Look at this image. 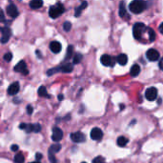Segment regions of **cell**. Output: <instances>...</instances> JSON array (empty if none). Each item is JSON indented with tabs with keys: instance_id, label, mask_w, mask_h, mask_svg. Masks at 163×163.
Segmentation results:
<instances>
[{
	"instance_id": "6da1fadb",
	"label": "cell",
	"mask_w": 163,
	"mask_h": 163,
	"mask_svg": "<svg viewBox=\"0 0 163 163\" xmlns=\"http://www.w3.org/2000/svg\"><path fill=\"white\" fill-rule=\"evenodd\" d=\"M146 9V2L144 0H133L129 5V10L133 13L139 15Z\"/></svg>"
},
{
	"instance_id": "7a4b0ae2",
	"label": "cell",
	"mask_w": 163,
	"mask_h": 163,
	"mask_svg": "<svg viewBox=\"0 0 163 163\" xmlns=\"http://www.w3.org/2000/svg\"><path fill=\"white\" fill-rule=\"evenodd\" d=\"M65 12L64 5L62 3H56L55 5L52 6L49 10V15L51 18H57L58 16H60L63 13Z\"/></svg>"
},
{
	"instance_id": "3957f363",
	"label": "cell",
	"mask_w": 163,
	"mask_h": 163,
	"mask_svg": "<svg viewBox=\"0 0 163 163\" xmlns=\"http://www.w3.org/2000/svg\"><path fill=\"white\" fill-rule=\"evenodd\" d=\"M147 29V27L145 26L143 23H136L134 25L133 27V34H134V37L136 38L137 40H140L141 37H142V34L143 31Z\"/></svg>"
},
{
	"instance_id": "277c9868",
	"label": "cell",
	"mask_w": 163,
	"mask_h": 163,
	"mask_svg": "<svg viewBox=\"0 0 163 163\" xmlns=\"http://www.w3.org/2000/svg\"><path fill=\"white\" fill-rule=\"evenodd\" d=\"M157 97V90L155 87L148 88L145 92V98L149 101H154Z\"/></svg>"
},
{
	"instance_id": "5b68a950",
	"label": "cell",
	"mask_w": 163,
	"mask_h": 163,
	"mask_svg": "<svg viewBox=\"0 0 163 163\" xmlns=\"http://www.w3.org/2000/svg\"><path fill=\"white\" fill-rule=\"evenodd\" d=\"M71 139L73 141L74 143H82L86 140V136L82 132H74L71 134Z\"/></svg>"
},
{
	"instance_id": "8992f818",
	"label": "cell",
	"mask_w": 163,
	"mask_h": 163,
	"mask_svg": "<svg viewBox=\"0 0 163 163\" xmlns=\"http://www.w3.org/2000/svg\"><path fill=\"white\" fill-rule=\"evenodd\" d=\"M63 139V131L58 128V127H54L52 128V140L55 142H58Z\"/></svg>"
},
{
	"instance_id": "52a82bcc",
	"label": "cell",
	"mask_w": 163,
	"mask_h": 163,
	"mask_svg": "<svg viewBox=\"0 0 163 163\" xmlns=\"http://www.w3.org/2000/svg\"><path fill=\"white\" fill-rule=\"evenodd\" d=\"M90 136L93 140L100 141L102 139H103V132H102V130L99 128H94L91 131Z\"/></svg>"
},
{
	"instance_id": "ba28073f",
	"label": "cell",
	"mask_w": 163,
	"mask_h": 163,
	"mask_svg": "<svg viewBox=\"0 0 163 163\" xmlns=\"http://www.w3.org/2000/svg\"><path fill=\"white\" fill-rule=\"evenodd\" d=\"M10 35H12V31L9 27H4L1 29V43L5 44L9 41Z\"/></svg>"
},
{
	"instance_id": "9c48e42d",
	"label": "cell",
	"mask_w": 163,
	"mask_h": 163,
	"mask_svg": "<svg viewBox=\"0 0 163 163\" xmlns=\"http://www.w3.org/2000/svg\"><path fill=\"white\" fill-rule=\"evenodd\" d=\"M15 71L17 73H21L23 74H28L29 73V71L27 69V64L24 60H21L15 66Z\"/></svg>"
},
{
	"instance_id": "30bf717a",
	"label": "cell",
	"mask_w": 163,
	"mask_h": 163,
	"mask_svg": "<svg viewBox=\"0 0 163 163\" xmlns=\"http://www.w3.org/2000/svg\"><path fill=\"white\" fill-rule=\"evenodd\" d=\"M146 56L150 61H157L159 59V52L155 49H150L147 51Z\"/></svg>"
},
{
	"instance_id": "8fae6325",
	"label": "cell",
	"mask_w": 163,
	"mask_h": 163,
	"mask_svg": "<svg viewBox=\"0 0 163 163\" xmlns=\"http://www.w3.org/2000/svg\"><path fill=\"white\" fill-rule=\"evenodd\" d=\"M7 13H8L10 17H13V18H15V17L18 16L19 12L15 4H10L7 7Z\"/></svg>"
},
{
	"instance_id": "7c38bea8",
	"label": "cell",
	"mask_w": 163,
	"mask_h": 163,
	"mask_svg": "<svg viewBox=\"0 0 163 163\" xmlns=\"http://www.w3.org/2000/svg\"><path fill=\"white\" fill-rule=\"evenodd\" d=\"M20 90V85L18 82H13V84L10 85V87L8 88V94L10 95H15L18 94V92Z\"/></svg>"
},
{
	"instance_id": "4fadbf2b",
	"label": "cell",
	"mask_w": 163,
	"mask_h": 163,
	"mask_svg": "<svg viewBox=\"0 0 163 163\" xmlns=\"http://www.w3.org/2000/svg\"><path fill=\"white\" fill-rule=\"evenodd\" d=\"M100 61H101V63L104 66L113 67L115 65V62H114V60H113L112 56H110L108 55H102L100 57Z\"/></svg>"
},
{
	"instance_id": "5bb4252c",
	"label": "cell",
	"mask_w": 163,
	"mask_h": 163,
	"mask_svg": "<svg viewBox=\"0 0 163 163\" xmlns=\"http://www.w3.org/2000/svg\"><path fill=\"white\" fill-rule=\"evenodd\" d=\"M62 46L59 43L58 41H52L50 44V50L54 52V54H58V52H61Z\"/></svg>"
},
{
	"instance_id": "9a60e30c",
	"label": "cell",
	"mask_w": 163,
	"mask_h": 163,
	"mask_svg": "<svg viewBox=\"0 0 163 163\" xmlns=\"http://www.w3.org/2000/svg\"><path fill=\"white\" fill-rule=\"evenodd\" d=\"M61 150V145H60L59 143H55L50 146L49 148V155H55L56 153H58V152Z\"/></svg>"
},
{
	"instance_id": "2e32d148",
	"label": "cell",
	"mask_w": 163,
	"mask_h": 163,
	"mask_svg": "<svg viewBox=\"0 0 163 163\" xmlns=\"http://www.w3.org/2000/svg\"><path fill=\"white\" fill-rule=\"evenodd\" d=\"M116 61L119 65H126L127 62H128V56H127L125 54H120L118 57H116Z\"/></svg>"
},
{
	"instance_id": "e0dca14e",
	"label": "cell",
	"mask_w": 163,
	"mask_h": 163,
	"mask_svg": "<svg viewBox=\"0 0 163 163\" xmlns=\"http://www.w3.org/2000/svg\"><path fill=\"white\" fill-rule=\"evenodd\" d=\"M42 6H43V1L42 0H31L30 2V7L34 10L39 9Z\"/></svg>"
},
{
	"instance_id": "ac0fdd59",
	"label": "cell",
	"mask_w": 163,
	"mask_h": 163,
	"mask_svg": "<svg viewBox=\"0 0 163 163\" xmlns=\"http://www.w3.org/2000/svg\"><path fill=\"white\" fill-rule=\"evenodd\" d=\"M73 70V65L71 63H66V64L60 66V72L62 73H71Z\"/></svg>"
},
{
	"instance_id": "d6986e66",
	"label": "cell",
	"mask_w": 163,
	"mask_h": 163,
	"mask_svg": "<svg viewBox=\"0 0 163 163\" xmlns=\"http://www.w3.org/2000/svg\"><path fill=\"white\" fill-rule=\"evenodd\" d=\"M139 73H140V67H139V65H137V64L133 65L132 68H131V70H130L131 76H132L133 77H136V76H139Z\"/></svg>"
},
{
	"instance_id": "ffe728a7",
	"label": "cell",
	"mask_w": 163,
	"mask_h": 163,
	"mask_svg": "<svg viewBox=\"0 0 163 163\" xmlns=\"http://www.w3.org/2000/svg\"><path fill=\"white\" fill-rule=\"evenodd\" d=\"M88 6V3L86 1H83L82 3H81V5L78 7V8L76 9V12H74V16L76 17H79L80 15H81V12L86 8V7Z\"/></svg>"
},
{
	"instance_id": "44dd1931",
	"label": "cell",
	"mask_w": 163,
	"mask_h": 163,
	"mask_svg": "<svg viewBox=\"0 0 163 163\" xmlns=\"http://www.w3.org/2000/svg\"><path fill=\"white\" fill-rule=\"evenodd\" d=\"M116 142H118V146H120V147H125L126 145L128 144L129 139H127V137L121 136H119L118 139V141H116Z\"/></svg>"
},
{
	"instance_id": "7402d4cb",
	"label": "cell",
	"mask_w": 163,
	"mask_h": 163,
	"mask_svg": "<svg viewBox=\"0 0 163 163\" xmlns=\"http://www.w3.org/2000/svg\"><path fill=\"white\" fill-rule=\"evenodd\" d=\"M119 16L120 17L127 16V10L125 8V3H124V1L120 2V4H119Z\"/></svg>"
},
{
	"instance_id": "603a6c76",
	"label": "cell",
	"mask_w": 163,
	"mask_h": 163,
	"mask_svg": "<svg viewBox=\"0 0 163 163\" xmlns=\"http://www.w3.org/2000/svg\"><path fill=\"white\" fill-rule=\"evenodd\" d=\"M38 94L40 95L42 97H50V95L48 94V92H47V89H46V87L44 86H40L39 89H38Z\"/></svg>"
},
{
	"instance_id": "cb8c5ba5",
	"label": "cell",
	"mask_w": 163,
	"mask_h": 163,
	"mask_svg": "<svg viewBox=\"0 0 163 163\" xmlns=\"http://www.w3.org/2000/svg\"><path fill=\"white\" fill-rule=\"evenodd\" d=\"M24 161H25V157H24L23 154L18 153V154L15 155V163H24Z\"/></svg>"
},
{
	"instance_id": "d4e9b609",
	"label": "cell",
	"mask_w": 163,
	"mask_h": 163,
	"mask_svg": "<svg viewBox=\"0 0 163 163\" xmlns=\"http://www.w3.org/2000/svg\"><path fill=\"white\" fill-rule=\"evenodd\" d=\"M73 54V47L72 45H70L68 49H67V54H66V57H65V60H68L72 57V55Z\"/></svg>"
},
{
	"instance_id": "484cf974",
	"label": "cell",
	"mask_w": 163,
	"mask_h": 163,
	"mask_svg": "<svg viewBox=\"0 0 163 163\" xmlns=\"http://www.w3.org/2000/svg\"><path fill=\"white\" fill-rule=\"evenodd\" d=\"M147 30H148V34H149V38H150V41H154L155 39V31L152 29V28H147Z\"/></svg>"
},
{
	"instance_id": "4316f807",
	"label": "cell",
	"mask_w": 163,
	"mask_h": 163,
	"mask_svg": "<svg viewBox=\"0 0 163 163\" xmlns=\"http://www.w3.org/2000/svg\"><path fill=\"white\" fill-rule=\"evenodd\" d=\"M82 57L83 56L81 54H76L73 57V64H78V63H80V61L82 60Z\"/></svg>"
},
{
	"instance_id": "83f0119b",
	"label": "cell",
	"mask_w": 163,
	"mask_h": 163,
	"mask_svg": "<svg viewBox=\"0 0 163 163\" xmlns=\"http://www.w3.org/2000/svg\"><path fill=\"white\" fill-rule=\"evenodd\" d=\"M25 132L27 134L34 133V124H27V128L25 129Z\"/></svg>"
},
{
	"instance_id": "f1b7e54d",
	"label": "cell",
	"mask_w": 163,
	"mask_h": 163,
	"mask_svg": "<svg viewBox=\"0 0 163 163\" xmlns=\"http://www.w3.org/2000/svg\"><path fill=\"white\" fill-rule=\"evenodd\" d=\"M93 163H105V158L101 155H98L93 159Z\"/></svg>"
},
{
	"instance_id": "f546056e",
	"label": "cell",
	"mask_w": 163,
	"mask_h": 163,
	"mask_svg": "<svg viewBox=\"0 0 163 163\" xmlns=\"http://www.w3.org/2000/svg\"><path fill=\"white\" fill-rule=\"evenodd\" d=\"M57 72H60V67H57V68H52V69H50L48 72H47V74L49 76H52L54 73H57Z\"/></svg>"
},
{
	"instance_id": "4dcf8cb0",
	"label": "cell",
	"mask_w": 163,
	"mask_h": 163,
	"mask_svg": "<svg viewBox=\"0 0 163 163\" xmlns=\"http://www.w3.org/2000/svg\"><path fill=\"white\" fill-rule=\"evenodd\" d=\"M63 29L66 31H71V29H72V23L69 22V21H66V22L63 24Z\"/></svg>"
},
{
	"instance_id": "1f68e13d",
	"label": "cell",
	"mask_w": 163,
	"mask_h": 163,
	"mask_svg": "<svg viewBox=\"0 0 163 163\" xmlns=\"http://www.w3.org/2000/svg\"><path fill=\"white\" fill-rule=\"evenodd\" d=\"M3 58H4L5 61H7V62H10V60L13 59V55L10 54V52H7V54H5V55H4V57H3Z\"/></svg>"
},
{
	"instance_id": "d6a6232c",
	"label": "cell",
	"mask_w": 163,
	"mask_h": 163,
	"mask_svg": "<svg viewBox=\"0 0 163 163\" xmlns=\"http://www.w3.org/2000/svg\"><path fill=\"white\" fill-rule=\"evenodd\" d=\"M49 159L51 163H57V159L55 158V155H49Z\"/></svg>"
},
{
	"instance_id": "836d02e7",
	"label": "cell",
	"mask_w": 163,
	"mask_h": 163,
	"mask_svg": "<svg viewBox=\"0 0 163 163\" xmlns=\"http://www.w3.org/2000/svg\"><path fill=\"white\" fill-rule=\"evenodd\" d=\"M33 112H34L33 106L28 105V106H27V114H28V115H31V114H33Z\"/></svg>"
},
{
	"instance_id": "e575fe53",
	"label": "cell",
	"mask_w": 163,
	"mask_h": 163,
	"mask_svg": "<svg viewBox=\"0 0 163 163\" xmlns=\"http://www.w3.org/2000/svg\"><path fill=\"white\" fill-rule=\"evenodd\" d=\"M18 149H19L18 145H16V144H13V145H12V147H10V150H12L13 152H17L18 151Z\"/></svg>"
},
{
	"instance_id": "d590c367",
	"label": "cell",
	"mask_w": 163,
	"mask_h": 163,
	"mask_svg": "<svg viewBox=\"0 0 163 163\" xmlns=\"http://www.w3.org/2000/svg\"><path fill=\"white\" fill-rule=\"evenodd\" d=\"M42 157H43V155H42V154L41 153H36L35 154V158H36V160H41L42 159Z\"/></svg>"
},
{
	"instance_id": "8d00e7d4",
	"label": "cell",
	"mask_w": 163,
	"mask_h": 163,
	"mask_svg": "<svg viewBox=\"0 0 163 163\" xmlns=\"http://www.w3.org/2000/svg\"><path fill=\"white\" fill-rule=\"evenodd\" d=\"M158 67H159V69L163 71V57L160 59V61H159V63H158Z\"/></svg>"
},
{
	"instance_id": "74e56055",
	"label": "cell",
	"mask_w": 163,
	"mask_h": 163,
	"mask_svg": "<svg viewBox=\"0 0 163 163\" xmlns=\"http://www.w3.org/2000/svg\"><path fill=\"white\" fill-rule=\"evenodd\" d=\"M19 128L22 129V130H25V129L27 128V124L26 123H21L20 125H19Z\"/></svg>"
},
{
	"instance_id": "f35d334b",
	"label": "cell",
	"mask_w": 163,
	"mask_h": 163,
	"mask_svg": "<svg viewBox=\"0 0 163 163\" xmlns=\"http://www.w3.org/2000/svg\"><path fill=\"white\" fill-rule=\"evenodd\" d=\"M158 30H159V31H160V33L163 34V22L159 25V28H158Z\"/></svg>"
},
{
	"instance_id": "ab89813d",
	"label": "cell",
	"mask_w": 163,
	"mask_h": 163,
	"mask_svg": "<svg viewBox=\"0 0 163 163\" xmlns=\"http://www.w3.org/2000/svg\"><path fill=\"white\" fill-rule=\"evenodd\" d=\"M63 98H64V97H63V94H59V95H58V100H59V101L63 100Z\"/></svg>"
},
{
	"instance_id": "60d3db41",
	"label": "cell",
	"mask_w": 163,
	"mask_h": 163,
	"mask_svg": "<svg viewBox=\"0 0 163 163\" xmlns=\"http://www.w3.org/2000/svg\"><path fill=\"white\" fill-rule=\"evenodd\" d=\"M1 21H4V13L1 12Z\"/></svg>"
},
{
	"instance_id": "b9f144b4",
	"label": "cell",
	"mask_w": 163,
	"mask_h": 163,
	"mask_svg": "<svg viewBox=\"0 0 163 163\" xmlns=\"http://www.w3.org/2000/svg\"><path fill=\"white\" fill-rule=\"evenodd\" d=\"M161 101H162V100H161V98H159L158 100H157V104H161Z\"/></svg>"
},
{
	"instance_id": "7bdbcfd3",
	"label": "cell",
	"mask_w": 163,
	"mask_h": 163,
	"mask_svg": "<svg viewBox=\"0 0 163 163\" xmlns=\"http://www.w3.org/2000/svg\"><path fill=\"white\" fill-rule=\"evenodd\" d=\"M31 163H41L39 160H36V161H34V162H31Z\"/></svg>"
},
{
	"instance_id": "ee69618b",
	"label": "cell",
	"mask_w": 163,
	"mask_h": 163,
	"mask_svg": "<svg viewBox=\"0 0 163 163\" xmlns=\"http://www.w3.org/2000/svg\"><path fill=\"white\" fill-rule=\"evenodd\" d=\"M124 108H125V106H124V105H120V109H124Z\"/></svg>"
},
{
	"instance_id": "f6af8a7d",
	"label": "cell",
	"mask_w": 163,
	"mask_h": 163,
	"mask_svg": "<svg viewBox=\"0 0 163 163\" xmlns=\"http://www.w3.org/2000/svg\"><path fill=\"white\" fill-rule=\"evenodd\" d=\"M81 163H87V162H85V161H83V162H81Z\"/></svg>"
}]
</instances>
